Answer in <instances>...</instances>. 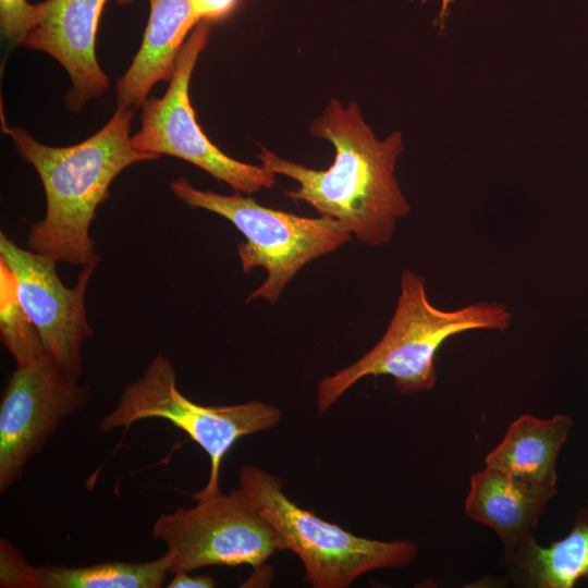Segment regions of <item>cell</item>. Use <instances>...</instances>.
<instances>
[{
  "label": "cell",
  "mask_w": 588,
  "mask_h": 588,
  "mask_svg": "<svg viewBox=\"0 0 588 588\" xmlns=\"http://www.w3.org/2000/svg\"><path fill=\"white\" fill-rule=\"evenodd\" d=\"M132 117L131 108L118 107L100 131L68 147L44 145L22 127H3L23 160L35 168L46 194L44 219L29 225L30 250L82 267L99 259L90 225L112 181L131 164L160 157L133 147Z\"/></svg>",
  "instance_id": "cell-2"
},
{
  "label": "cell",
  "mask_w": 588,
  "mask_h": 588,
  "mask_svg": "<svg viewBox=\"0 0 588 588\" xmlns=\"http://www.w3.org/2000/svg\"><path fill=\"white\" fill-rule=\"evenodd\" d=\"M39 8L26 0H0L1 34L10 42L21 44L38 21Z\"/></svg>",
  "instance_id": "cell-19"
},
{
  "label": "cell",
  "mask_w": 588,
  "mask_h": 588,
  "mask_svg": "<svg viewBox=\"0 0 588 588\" xmlns=\"http://www.w3.org/2000/svg\"><path fill=\"white\" fill-rule=\"evenodd\" d=\"M191 572L180 571L173 574L167 585L169 588H213L217 581L209 575H191Z\"/></svg>",
  "instance_id": "cell-21"
},
{
  "label": "cell",
  "mask_w": 588,
  "mask_h": 588,
  "mask_svg": "<svg viewBox=\"0 0 588 588\" xmlns=\"http://www.w3.org/2000/svg\"><path fill=\"white\" fill-rule=\"evenodd\" d=\"M210 23L199 22L184 41L166 94L142 106L140 128L131 136L142 152L169 155L197 166L236 192L253 194L275 184V174L262 166L235 160L221 151L201 131L189 100V81L205 49Z\"/></svg>",
  "instance_id": "cell-8"
},
{
  "label": "cell",
  "mask_w": 588,
  "mask_h": 588,
  "mask_svg": "<svg viewBox=\"0 0 588 588\" xmlns=\"http://www.w3.org/2000/svg\"><path fill=\"white\" fill-rule=\"evenodd\" d=\"M173 194L193 208H201L228 219L246 241L237 246L242 269L267 271L265 282L246 299L278 302L283 289L309 261L346 244L352 234L338 220L309 218L264 207L238 193L221 195L194 187L185 177L170 184Z\"/></svg>",
  "instance_id": "cell-5"
},
{
  "label": "cell",
  "mask_w": 588,
  "mask_h": 588,
  "mask_svg": "<svg viewBox=\"0 0 588 588\" xmlns=\"http://www.w3.org/2000/svg\"><path fill=\"white\" fill-rule=\"evenodd\" d=\"M150 12L139 50L117 84V105L138 109L160 81L170 82L177 54L198 24L188 0H149Z\"/></svg>",
  "instance_id": "cell-13"
},
{
  "label": "cell",
  "mask_w": 588,
  "mask_h": 588,
  "mask_svg": "<svg viewBox=\"0 0 588 588\" xmlns=\"http://www.w3.org/2000/svg\"><path fill=\"white\" fill-rule=\"evenodd\" d=\"M504 558L507 577L518 587L573 588L588 580V509L577 512L563 539L542 547L531 535Z\"/></svg>",
  "instance_id": "cell-15"
},
{
  "label": "cell",
  "mask_w": 588,
  "mask_h": 588,
  "mask_svg": "<svg viewBox=\"0 0 588 588\" xmlns=\"http://www.w3.org/2000/svg\"><path fill=\"white\" fill-rule=\"evenodd\" d=\"M91 390L65 375L47 353L16 366L0 403V492L20 481L61 422L82 412Z\"/></svg>",
  "instance_id": "cell-9"
},
{
  "label": "cell",
  "mask_w": 588,
  "mask_h": 588,
  "mask_svg": "<svg viewBox=\"0 0 588 588\" xmlns=\"http://www.w3.org/2000/svg\"><path fill=\"white\" fill-rule=\"evenodd\" d=\"M455 0H439L440 2V10H439V19L443 23L445 20L448 12L451 8V5L454 3Z\"/></svg>",
  "instance_id": "cell-22"
},
{
  "label": "cell",
  "mask_w": 588,
  "mask_h": 588,
  "mask_svg": "<svg viewBox=\"0 0 588 588\" xmlns=\"http://www.w3.org/2000/svg\"><path fill=\"white\" fill-rule=\"evenodd\" d=\"M309 133L329 140L335 149L327 170L283 159L259 145L261 166L298 183L297 188L284 192L287 198L338 220L359 242L368 246L390 243L397 220L411 211L394 174L404 148L401 132L379 140L356 102L345 108L332 99Z\"/></svg>",
  "instance_id": "cell-1"
},
{
  "label": "cell",
  "mask_w": 588,
  "mask_h": 588,
  "mask_svg": "<svg viewBox=\"0 0 588 588\" xmlns=\"http://www.w3.org/2000/svg\"><path fill=\"white\" fill-rule=\"evenodd\" d=\"M511 321L512 313L500 302L481 301L455 310L440 309L428 298L425 277L405 269L384 334L355 363L318 383V413H326L367 376H391L403 395L430 391L438 379L436 355L446 340L471 330L504 332Z\"/></svg>",
  "instance_id": "cell-3"
},
{
  "label": "cell",
  "mask_w": 588,
  "mask_h": 588,
  "mask_svg": "<svg viewBox=\"0 0 588 588\" xmlns=\"http://www.w3.org/2000/svg\"><path fill=\"white\" fill-rule=\"evenodd\" d=\"M107 1L46 0L38 3V21L20 44L48 53L65 69L72 87L64 102L73 112L102 95L110 83L95 53L96 33ZM131 1L119 0L120 3Z\"/></svg>",
  "instance_id": "cell-11"
},
{
  "label": "cell",
  "mask_w": 588,
  "mask_h": 588,
  "mask_svg": "<svg viewBox=\"0 0 588 588\" xmlns=\"http://www.w3.org/2000/svg\"><path fill=\"white\" fill-rule=\"evenodd\" d=\"M572 426L567 415H522L486 456V466L526 482L556 487V461Z\"/></svg>",
  "instance_id": "cell-14"
},
{
  "label": "cell",
  "mask_w": 588,
  "mask_h": 588,
  "mask_svg": "<svg viewBox=\"0 0 588 588\" xmlns=\"http://www.w3.org/2000/svg\"><path fill=\"white\" fill-rule=\"evenodd\" d=\"M0 587L37 588V565L30 564L20 549L0 539Z\"/></svg>",
  "instance_id": "cell-18"
},
{
  "label": "cell",
  "mask_w": 588,
  "mask_h": 588,
  "mask_svg": "<svg viewBox=\"0 0 588 588\" xmlns=\"http://www.w3.org/2000/svg\"><path fill=\"white\" fill-rule=\"evenodd\" d=\"M170 575L167 553L147 562L107 561L82 566L37 565V588H160Z\"/></svg>",
  "instance_id": "cell-16"
},
{
  "label": "cell",
  "mask_w": 588,
  "mask_h": 588,
  "mask_svg": "<svg viewBox=\"0 0 588 588\" xmlns=\"http://www.w3.org/2000/svg\"><path fill=\"white\" fill-rule=\"evenodd\" d=\"M195 502L192 507L162 514L154 523L152 536L167 548L170 574L241 565L259 573L274 553L285 551L241 488Z\"/></svg>",
  "instance_id": "cell-7"
},
{
  "label": "cell",
  "mask_w": 588,
  "mask_h": 588,
  "mask_svg": "<svg viewBox=\"0 0 588 588\" xmlns=\"http://www.w3.org/2000/svg\"><path fill=\"white\" fill-rule=\"evenodd\" d=\"M556 492V487L526 482L486 466L471 476L465 512L489 527L501 540L504 553H510L534 535Z\"/></svg>",
  "instance_id": "cell-12"
},
{
  "label": "cell",
  "mask_w": 588,
  "mask_h": 588,
  "mask_svg": "<svg viewBox=\"0 0 588 588\" xmlns=\"http://www.w3.org/2000/svg\"><path fill=\"white\" fill-rule=\"evenodd\" d=\"M0 260L12 272L20 302L35 326L45 352L74 380L82 376V347L93 335L85 294L99 259L83 267L74 287L60 280L50 257L21 248L3 232Z\"/></svg>",
  "instance_id": "cell-10"
},
{
  "label": "cell",
  "mask_w": 588,
  "mask_h": 588,
  "mask_svg": "<svg viewBox=\"0 0 588 588\" xmlns=\"http://www.w3.org/2000/svg\"><path fill=\"white\" fill-rule=\"evenodd\" d=\"M0 332L16 366L29 364L46 354L35 326L20 302L14 277L1 260Z\"/></svg>",
  "instance_id": "cell-17"
},
{
  "label": "cell",
  "mask_w": 588,
  "mask_h": 588,
  "mask_svg": "<svg viewBox=\"0 0 588 588\" xmlns=\"http://www.w3.org/2000/svg\"><path fill=\"white\" fill-rule=\"evenodd\" d=\"M148 418L170 421L208 454L209 477L204 488L192 495L195 501L220 492V466L230 449L243 437L274 428L281 412L257 400L226 406L198 404L179 390L170 358L158 355L136 381L124 387L117 406L101 418L98 429H128Z\"/></svg>",
  "instance_id": "cell-6"
},
{
  "label": "cell",
  "mask_w": 588,
  "mask_h": 588,
  "mask_svg": "<svg viewBox=\"0 0 588 588\" xmlns=\"http://www.w3.org/2000/svg\"><path fill=\"white\" fill-rule=\"evenodd\" d=\"M196 21L219 22L226 19L237 7L240 0H188Z\"/></svg>",
  "instance_id": "cell-20"
},
{
  "label": "cell",
  "mask_w": 588,
  "mask_h": 588,
  "mask_svg": "<svg viewBox=\"0 0 588 588\" xmlns=\"http://www.w3.org/2000/svg\"><path fill=\"white\" fill-rule=\"evenodd\" d=\"M238 483L284 549L299 559L304 580L314 588H347L370 571L405 567L418 553L409 539H369L323 520L292 501L278 476L259 467L242 466Z\"/></svg>",
  "instance_id": "cell-4"
}]
</instances>
